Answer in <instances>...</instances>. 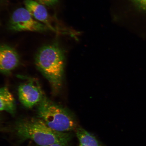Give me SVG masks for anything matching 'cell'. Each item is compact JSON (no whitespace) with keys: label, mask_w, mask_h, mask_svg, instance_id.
Instances as JSON below:
<instances>
[{"label":"cell","mask_w":146,"mask_h":146,"mask_svg":"<svg viewBox=\"0 0 146 146\" xmlns=\"http://www.w3.org/2000/svg\"><path fill=\"white\" fill-rule=\"evenodd\" d=\"M0 121H1V119H0Z\"/></svg>","instance_id":"cell-13"},{"label":"cell","mask_w":146,"mask_h":146,"mask_svg":"<svg viewBox=\"0 0 146 146\" xmlns=\"http://www.w3.org/2000/svg\"><path fill=\"white\" fill-rule=\"evenodd\" d=\"M64 51L57 42L43 46L36 55L35 64L38 70L50 84L53 94L61 90L65 63Z\"/></svg>","instance_id":"cell-1"},{"label":"cell","mask_w":146,"mask_h":146,"mask_svg":"<svg viewBox=\"0 0 146 146\" xmlns=\"http://www.w3.org/2000/svg\"><path fill=\"white\" fill-rule=\"evenodd\" d=\"M38 117L54 130L68 133L77 128V123L73 115L61 106L45 96L38 104Z\"/></svg>","instance_id":"cell-3"},{"label":"cell","mask_w":146,"mask_h":146,"mask_svg":"<svg viewBox=\"0 0 146 146\" xmlns=\"http://www.w3.org/2000/svg\"><path fill=\"white\" fill-rule=\"evenodd\" d=\"M14 129L20 139L32 140L39 146H48L55 143L67 145L71 138L70 133L55 131L38 117L20 120L16 122Z\"/></svg>","instance_id":"cell-2"},{"label":"cell","mask_w":146,"mask_h":146,"mask_svg":"<svg viewBox=\"0 0 146 146\" xmlns=\"http://www.w3.org/2000/svg\"><path fill=\"white\" fill-rule=\"evenodd\" d=\"M10 30L16 32H43L50 30L46 25L36 21L26 8H18L13 13L9 21Z\"/></svg>","instance_id":"cell-5"},{"label":"cell","mask_w":146,"mask_h":146,"mask_svg":"<svg viewBox=\"0 0 146 146\" xmlns=\"http://www.w3.org/2000/svg\"><path fill=\"white\" fill-rule=\"evenodd\" d=\"M0 111L14 115L16 111L15 100L7 87L0 88Z\"/></svg>","instance_id":"cell-8"},{"label":"cell","mask_w":146,"mask_h":146,"mask_svg":"<svg viewBox=\"0 0 146 146\" xmlns=\"http://www.w3.org/2000/svg\"><path fill=\"white\" fill-rule=\"evenodd\" d=\"M25 78L26 80L18 88V98L24 106L31 109L38 105L45 96L37 80L32 78Z\"/></svg>","instance_id":"cell-6"},{"label":"cell","mask_w":146,"mask_h":146,"mask_svg":"<svg viewBox=\"0 0 146 146\" xmlns=\"http://www.w3.org/2000/svg\"><path fill=\"white\" fill-rule=\"evenodd\" d=\"M141 8L146 10V0H134Z\"/></svg>","instance_id":"cell-11"},{"label":"cell","mask_w":146,"mask_h":146,"mask_svg":"<svg viewBox=\"0 0 146 146\" xmlns=\"http://www.w3.org/2000/svg\"><path fill=\"white\" fill-rule=\"evenodd\" d=\"M20 57L17 51L8 45H0V73L8 74L17 67Z\"/></svg>","instance_id":"cell-7"},{"label":"cell","mask_w":146,"mask_h":146,"mask_svg":"<svg viewBox=\"0 0 146 146\" xmlns=\"http://www.w3.org/2000/svg\"><path fill=\"white\" fill-rule=\"evenodd\" d=\"M42 5L48 7H52L56 5L59 0H35Z\"/></svg>","instance_id":"cell-10"},{"label":"cell","mask_w":146,"mask_h":146,"mask_svg":"<svg viewBox=\"0 0 146 146\" xmlns=\"http://www.w3.org/2000/svg\"><path fill=\"white\" fill-rule=\"evenodd\" d=\"M79 146H102L95 137L81 127L76 129Z\"/></svg>","instance_id":"cell-9"},{"label":"cell","mask_w":146,"mask_h":146,"mask_svg":"<svg viewBox=\"0 0 146 146\" xmlns=\"http://www.w3.org/2000/svg\"><path fill=\"white\" fill-rule=\"evenodd\" d=\"M48 146H67V145H64L61 143H55Z\"/></svg>","instance_id":"cell-12"},{"label":"cell","mask_w":146,"mask_h":146,"mask_svg":"<svg viewBox=\"0 0 146 146\" xmlns=\"http://www.w3.org/2000/svg\"><path fill=\"white\" fill-rule=\"evenodd\" d=\"M24 3L25 8L33 17L46 25L50 30L72 37L76 38L78 36V32L76 31L63 26L57 21H53L44 5L34 0H25Z\"/></svg>","instance_id":"cell-4"}]
</instances>
